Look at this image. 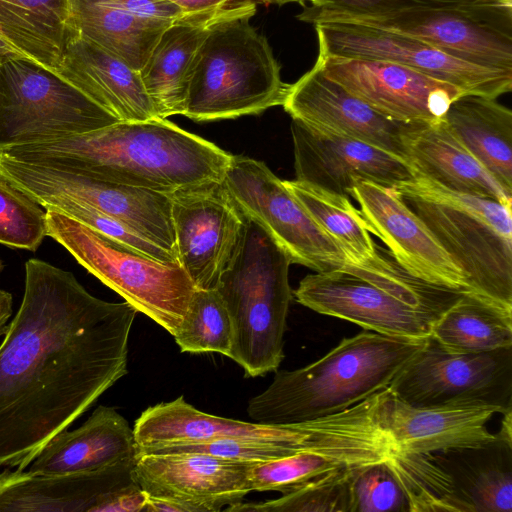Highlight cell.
<instances>
[{
	"mask_svg": "<svg viewBox=\"0 0 512 512\" xmlns=\"http://www.w3.org/2000/svg\"><path fill=\"white\" fill-rule=\"evenodd\" d=\"M136 313L93 296L69 271L26 262L23 299L0 344V467L25 470L127 374Z\"/></svg>",
	"mask_w": 512,
	"mask_h": 512,
	"instance_id": "1",
	"label": "cell"
},
{
	"mask_svg": "<svg viewBox=\"0 0 512 512\" xmlns=\"http://www.w3.org/2000/svg\"><path fill=\"white\" fill-rule=\"evenodd\" d=\"M0 153L164 194L222 181L232 158L214 143L159 117L119 121L82 134L9 147Z\"/></svg>",
	"mask_w": 512,
	"mask_h": 512,
	"instance_id": "2",
	"label": "cell"
},
{
	"mask_svg": "<svg viewBox=\"0 0 512 512\" xmlns=\"http://www.w3.org/2000/svg\"><path fill=\"white\" fill-rule=\"evenodd\" d=\"M428 338L363 330L307 366L276 370L271 384L249 400L247 413L256 422L288 424L343 411L389 388Z\"/></svg>",
	"mask_w": 512,
	"mask_h": 512,
	"instance_id": "3",
	"label": "cell"
},
{
	"mask_svg": "<svg viewBox=\"0 0 512 512\" xmlns=\"http://www.w3.org/2000/svg\"><path fill=\"white\" fill-rule=\"evenodd\" d=\"M393 188L461 270L469 290L512 307L511 205L450 190L419 173Z\"/></svg>",
	"mask_w": 512,
	"mask_h": 512,
	"instance_id": "4",
	"label": "cell"
},
{
	"mask_svg": "<svg viewBox=\"0 0 512 512\" xmlns=\"http://www.w3.org/2000/svg\"><path fill=\"white\" fill-rule=\"evenodd\" d=\"M255 0L211 26L192 73L183 115L197 121L257 115L282 105L289 84L267 39L250 24Z\"/></svg>",
	"mask_w": 512,
	"mask_h": 512,
	"instance_id": "5",
	"label": "cell"
},
{
	"mask_svg": "<svg viewBox=\"0 0 512 512\" xmlns=\"http://www.w3.org/2000/svg\"><path fill=\"white\" fill-rule=\"evenodd\" d=\"M291 261L271 236L249 218L242 245L216 290L229 313V358L246 377L276 371L284 358V333L293 297Z\"/></svg>",
	"mask_w": 512,
	"mask_h": 512,
	"instance_id": "6",
	"label": "cell"
},
{
	"mask_svg": "<svg viewBox=\"0 0 512 512\" xmlns=\"http://www.w3.org/2000/svg\"><path fill=\"white\" fill-rule=\"evenodd\" d=\"M47 236L88 272L174 336L196 290L179 262H163L47 208Z\"/></svg>",
	"mask_w": 512,
	"mask_h": 512,
	"instance_id": "7",
	"label": "cell"
},
{
	"mask_svg": "<svg viewBox=\"0 0 512 512\" xmlns=\"http://www.w3.org/2000/svg\"><path fill=\"white\" fill-rule=\"evenodd\" d=\"M117 122L56 73L31 61L14 57L0 67V151Z\"/></svg>",
	"mask_w": 512,
	"mask_h": 512,
	"instance_id": "8",
	"label": "cell"
},
{
	"mask_svg": "<svg viewBox=\"0 0 512 512\" xmlns=\"http://www.w3.org/2000/svg\"><path fill=\"white\" fill-rule=\"evenodd\" d=\"M0 180L43 208L57 201L93 207L121 221L178 260L167 194L67 168L24 162L2 153Z\"/></svg>",
	"mask_w": 512,
	"mask_h": 512,
	"instance_id": "9",
	"label": "cell"
},
{
	"mask_svg": "<svg viewBox=\"0 0 512 512\" xmlns=\"http://www.w3.org/2000/svg\"><path fill=\"white\" fill-rule=\"evenodd\" d=\"M223 184L241 211L263 227L292 264L314 272L344 267L347 259L338 244L262 161L232 155Z\"/></svg>",
	"mask_w": 512,
	"mask_h": 512,
	"instance_id": "10",
	"label": "cell"
},
{
	"mask_svg": "<svg viewBox=\"0 0 512 512\" xmlns=\"http://www.w3.org/2000/svg\"><path fill=\"white\" fill-rule=\"evenodd\" d=\"M389 389L413 406L491 405L505 412L512 408V347L459 353L429 337Z\"/></svg>",
	"mask_w": 512,
	"mask_h": 512,
	"instance_id": "11",
	"label": "cell"
},
{
	"mask_svg": "<svg viewBox=\"0 0 512 512\" xmlns=\"http://www.w3.org/2000/svg\"><path fill=\"white\" fill-rule=\"evenodd\" d=\"M336 23L409 36L467 62L512 72V5L413 9Z\"/></svg>",
	"mask_w": 512,
	"mask_h": 512,
	"instance_id": "12",
	"label": "cell"
},
{
	"mask_svg": "<svg viewBox=\"0 0 512 512\" xmlns=\"http://www.w3.org/2000/svg\"><path fill=\"white\" fill-rule=\"evenodd\" d=\"M253 462L201 452H136L134 472L147 512H216L252 492Z\"/></svg>",
	"mask_w": 512,
	"mask_h": 512,
	"instance_id": "13",
	"label": "cell"
},
{
	"mask_svg": "<svg viewBox=\"0 0 512 512\" xmlns=\"http://www.w3.org/2000/svg\"><path fill=\"white\" fill-rule=\"evenodd\" d=\"M178 260L196 289H216L244 240L249 218L222 181H207L167 194Z\"/></svg>",
	"mask_w": 512,
	"mask_h": 512,
	"instance_id": "14",
	"label": "cell"
},
{
	"mask_svg": "<svg viewBox=\"0 0 512 512\" xmlns=\"http://www.w3.org/2000/svg\"><path fill=\"white\" fill-rule=\"evenodd\" d=\"M134 462L132 457L96 470L54 476L5 469L0 473V511H144L147 497L137 482Z\"/></svg>",
	"mask_w": 512,
	"mask_h": 512,
	"instance_id": "15",
	"label": "cell"
},
{
	"mask_svg": "<svg viewBox=\"0 0 512 512\" xmlns=\"http://www.w3.org/2000/svg\"><path fill=\"white\" fill-rule=\"evenodd\" d=\"M314 28L318 53L399 63L466 94L497 99L512 90V72L467 62L409 36L351 23H319Z\"/></svg>",
	"mask_w": 512,
	"mask_h": 512,
	"instance_id": "16",
	"label": "cell"
},
{
	"mask_svg": "<svg viewBox=\"0 0 512 512\" xmlns=\"http://www.w3.org/2000/svg\"><path fill=\"white\" fill-rule=\"evenodd\" d=\"M323 74L373 110L396 121L435 122L466 94L411 67L378 59L318 53Z\"/></svg>",
	"mask_w": 512,
	"mask_h": 512,
	"instance_id": "17",
	"label": "cell"
},
{
	"mask_svg": "<svg viewBox=\"0 0 512 512\" xmlns=\"http://www.w3.org/2000/svg\"><path fill=\"white\" fill-rule=\"evenodd\" d=\"M335 414L313 420L272 424L234 420L202 412L183 396L145 409L133 430L137 449L159 445L231 440L299 451L319 442L331 428Z\"/></svg>",
	"mask_w": 512,
	"mask_h": 512,
	"instance_id": "18",
	"label": "cell"
},
{
	"mask_svg": "<svg viewBox=\"0 0 512 512\" xmlns=\"http://www.w3.org/2000/svg\"><path fill=\"white\" fill-rule=\"evenodd\" d=\"M293 295L317 313L391 337L426 339L438 319L342 268L305 276Z\"/></svg>",
	"mask_w": 512,
	"mask_h": 512,
	"instance_id": "19",
	"label": "cell"
},
{
	"mask_svg": "<svg viewBox=\"0 0 512 512\" xmlns=\"http://www.w3.org/2000/svg\"><path fill=\"white\" fill-rule=\"evenodd\" d=\"M350 197L358 202L369 232L410 274L434 285L471 292L461 270L393 187L361 181Z\"/></svg>",
	"mask_w": 512,
	"mask_h": 512,
	"instance_id": "20",
	"label": "cell"
},
{
	"mask_svg": "<svg viewBox=\"0 0 512 512\" xmlns=\"http://www.w3.org/2000/svg\"><path fill=\"white\" fill-rule=\"evenodd\" d=\"M291 135L296 180L348 198L358 182L394 187L415 174L396 154L359 140L316 131L293 119Z\"/></svg>",
	"mask_w": 512,
	"mask_h": 512,
	"instance_id": "21",
	"label": "cell"
},
{
	"mask_svg": "<svg viewBox=\"0 0 512 512\" xmlns=\"http://www.w3.org/2000/svg\"><path fill=\"white\" fill-rule=\"evenodd\" d=\"M293 120L316 131L359 140L402 158L405 122L388 118L313 67L289 84L282 105Z\"/></svg>",
	"mask_w": 512,
	"mask_h": 512,
	"instance_id": "22",
	"label": "cell"
},
{
	"mask_svg": "<svg viewBox=\"0 0 512 512\" xmlns=\"http://www.w3.org/2000/svg\"><path fill=\"white\" fill-rule=\"evenodd\" d=\"M497 406L419 407L395 397L389 389L385 424L396 451L434 454L486 447L498 440L486 426Z\"/></svg>",
	"mask_w": 512,
	"mask_h": 512,
	"instance_id": "23",
	"label": "cell"
},
{
	"mask_svg": "<svg viewBox=\"0 0 512 512\" xmlns=\"http://www.w3.org/2000/svg\"><path fill=\"white\" fill-rule=\"evenodd\" d=\"M55 73L119 121L158 117L140 72L74 31Z\"/></svg>",
	"mask_w": 512,
	"mask_h": 512,
	"instance_id": "24",
	"label": "cell"
},
{
	"mask_svg": "<svg viewBox=\"0 0 512 512\" xmlns=\"http://www.w3.org/2000/svg\"><path fill=\"white\" fill-rule=\"evenodd\" d=\"M400 138L402 158L415 173L453 191L512 204V192L469 152L444 118L405 123Z\"/></svg>",
	"mask_w": 512,
	"mask_h": 512,
	"instance_id": "25",
	"label": "cell"
},
{
	"mask_svg": "<svg viewBox=\"0 0 512 512\" xmlns=\"http://www.w3.org/2000/svg\"><path fill=\"white\" fill-rule=\"evenodd\" d=\"M242 0L219 11L188 14L161 34L139 71L159 118L182 114L199 49L211 26L232 13Z\"/></svg>",
	"mask_w": 512,
	"mask_h": 512,
	"instance_id": "26",
	"label": "cell"
},
{
	"mask_svg": "<svg viewBox=\"0 0 512 512\" xmlns=\"http://www.w3.org/2000/svg\"><path fill=\"white\" fill-rule=\"evenodd\" d=\"M129 422L113 407L98 406L77 429L54 435L27 470L33 475H64L96 470L135 457Z\"/></svg>",
	"mask_w": 512,
	"mask_h": 512,
	"instance_id": "27",
	"label": "cell"
},
{
	"mask_svg": "<svg viewBox=\"0 0 512 512\" xmlns=\"http://www.w3.org/2000/svg\"><path fill=\"white\" fill-rule=\"evenodd\" d=\"M71 33L69 0H0V39L20 58L55 73Z\"/></svg>",
	"mask_w": 512,
	"mask_h": 512,
	"instance_id": "28",
	"label": "cell"
},
{
	"mask_svg": "<svg viewBox=\"0 0 512 512\" xmlns=\"http://www.w3.org/2000/svg\"><path fill=\"white\" fill-rule=\"evenodd\" d=\"M444 121L469 152L512 192V112L496 99L464 94Z\"/></svg>",
	"mask_w": 512,
	"mask_h": 512,
	"instance_id": "29",
	"label": "cell"
},
{
	"mask_svg": "<svg viewBox=\"0 0 512 512\" xmlns=\"http://www.w3.org/2000/svg\"><path fill=\"white\" fill-rule=\"evenodd\" d=\"M172 22L136 16L99 0H69L70 29L137 71Z\"/></svg>",
	"mask_w": 512,
	"mask_h": 512,
	"instance_id": "30",
	"label": "cell"
},
{
	"mask_svg": "<svg viewBox=\"0 0 512 512\" xmlns=\"http://www.w3.org/2000/svg\"><path fill=\"white\" fill-rule=\"evenodd\" d=\"M430 337L442 348L481 353L512 347V307L464 293L433 323Z\"/></svg>",
	"mask_w": 512,
	"mask_h": 512,
	"instance_id": "31",
	"label": "cell"
},
{
	"mask_svg": "<svg viewBox=\"0 0 512 512\" xmlns=\"http://www.w3.org/2000/svg\"><path fill=\"white\" fill-rule=\"evenodd\" d=\"M511 450V445L498 439L478 448V457L458 460L451 456L461 464L458 466L437 453L429 455L451 477L462 511L511 512Z\"/></svg>",
	"mask_w": 512,
	"mask_h": 512,
	"instance_id": "32",
	"label": "cell"
},
{
	"mask_svg": "<svg viewBox=\"0 0 512 512\" xmlns=\"http://www.w3.org/2000/svg\"><path fill=\"white\" fill-rule=\"evenodd\" d=\"M283 182L316 223L338 244L347 262L359 264L374 255L376 244L365 219L348 197L296 179Z\"/></svg>",
	"mask_w": 512,
	"mask_h": 512,
	"instance_id": "33",
	"label": "cell"
},
{
	"mask_svg": "<svg viewBox=\"0 0 512 512\" xmlns=\"http://www.w3.org/2000/svg\"><path fill=\"white\" fill-rule=\"evenodd\" d=\"M386 464L404 491L409 512L462 511L451 477L429 454L395 450Z\"/></svg>",
	"mask_w": 512,
	"mask_h": 512,
	"instance_id": "34",
	"label": "cell"
},
{
	"mask_svg": "<svg viewBox=\"0 0 512 512\" xmlns=\"http://www.w3.org/2000/svg\"><path fill=\"white\" fill-rule=\"evenodd\" d=\"M181 352L230 356L233 329L227 308L216 289H196L186 316L173 336Z\"/></svg>",
	"mask_w": 512,
	"mask_h": 512,
	"instance_id": "35",
	"label": "cell"
},
{
	"mask_svg": "<svg viewBox=\"0 0 512 512\" xmlns=\"http://www.w3.org/2000/svg\"><path fill=\"white\" fill-rule=\"evenodd\" d=\"M363 467L365 466L325 474L276 499L253 503L239 502L224 510L229 512H352L351 483L356 473Z\"/></svg>",
	"mask_w": 512,
	"mask_h": 512,
	"instance_id": "36",
	"label": "cell"
},
{
	"mask_svg": "<svg viewBox=\"0 0 512 512\" xmlns=\"http://www.w3.org/2000/svg\"><path fill=\"white\" fill-rule=\"evenodd\" d=\"M512 4V0H316L297 15L303 22H343L347 19L413 9H437L480 5Z\"/></svg>",
	"mask_w": 512,
	"mask_h": 512,
	"instance_id": "37",
	"label": "cell"
},
{
	"mask_svg": "<svg viewBox=\"0 0 512 512\" xmlns=\"http://www.w3.org/2000/svg\"><path fill=\"white\" fill-rule=\"evenodd\" d=\"M47 236L46 211L0 180V243L36 251Z\"/></svg>",
	"mask_w": 512,
	"mask_h": 512,
	"instance_id": "38",
	"label": "cell"
},
{
	"mask_svg": "<svg viewBox=\"0 0 512 512\" xmlns=\"http://www.w3.org/2000/svg\"><path fill=\"white\" fill-rule=\"evenodd\" d=\"M352 512H409L408 502L386 461L361 468L351 483Z\"/></svg>",
	"mask_w": 512,
	"mask_h": 512,
	"instance_id": "39",
	"label": "cell"
},
{
	"mask_svg": "<svg viewBox=\"0 0 512 512\" xmlns=\"http://www.w3.org/2000/svg\"><path fill=\"white\" fill-rule=\"evenodd\" d=\"M60 212L136 251L163 262H179L165 249L146 239L121 221L87 205L57 201L44 207Z\"/></svg>",
	"mask_w": 512,
	"mask_h": 512,
	"instance_id": "40",
	"label": "cell"
},
{
	"mask_svg": "<svg viewBox=\"0 0 512 512\" xmlns=\"http://www.w3.org/2000/svg\"><path fill=\"white\" fill-rule=\"evenodd\" d=\"M127 13L151 19L175 21L186 14L168 0H99Z\"/></svg>",
	"mask_w": 512,
	"mask_h": 512,
	"instance_id": "41",
	"label": "cell"
},
{
	"mask_svg": "<svg viewBox=\"0 0 512 512\" xmlns=\"http://www.w3.org/2000/svg\"><path fill=\"white\" fill-rule=\"evenodd\" d=\"M186 14L210 13L224 9L240 0H168Z\"/></svg>",
	"mask_w": 512,
	"mask_h": 512,
	"instance_id": "42",
	"label": "cell"
},
{
	"mask_svg": "<svg viewBox=\"0 0 512 512\" xmlns=\"http://www.w3.org/2000/svg\"><path fill=\"white\" fill-rule=\"evenodd\" d=\"M12 295L0 289V337L4 336L9 324V319L12 315Z\"/></svg>",
	"mask_w": 512,
	"mask_h": 512,
	"instance_id": "43",
	"label": "cell"
},
{
	"mask_svg": "<svg viewBox=\"0 0 512 512\" xmlns=\"http://www.w3.org/2000/svg\"><path fill=\"white\" fill-rule=\"evenodd\" d=\"M502 414H503L502 425H501L499 433H497L496 435L499 440L512 446V433H511L512 432V429H511L512 408L506 410Z\"/></svg>",
	"mask_w": 512,
	"mask_h": 512,
	"instance_id": "44",
	"label": "cell"
},
{
	"mask_svg": "<svg viewBox=\"0 0 512 512\" xmlns=\"http://www.w3.org/2000/svg\"><path fill=\"white\" fill-rule=\"evenodd\" d=\"M14 57L18 56L0 39V67Z\"/></svg>",
	"mask_w": 512,
	"mask_h": 512,
	"instance_id": "45",
	"label": "cell"
},
{
	"mask_svg": "<svg viewBox=\"0 0 512 512\" xmlns=\"http://www.w3.org/2000/svg\"><path fill=\"white\" fill-rule=\"evenodd\" d=\"M2 270H3V263H2V261L0 259V274H1Z\"/></svg>",
	"mask_w": 512,
	"mask_h": 512,
	"instance_id": "46",
	"label": "cell"
}]
</instances>
